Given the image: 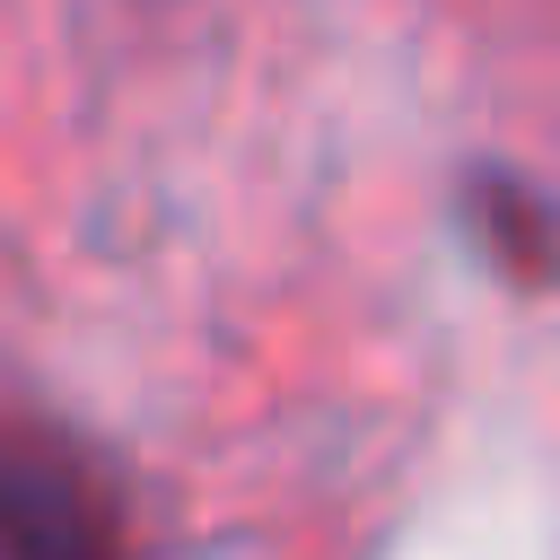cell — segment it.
Listing matches in <instances>:
<instances>
[{
    "instance_id": "cell-1",
    "label": "cell",
    "mask_w": 560,
    "mask_h": 560,
    "mask_svg": "<svg viewBox=\"0 0 560 560\" xmlns=\"http://www.w3.org/2000/svg\"><path fill=\"white\" fill-rule=\"evenodd\" d=\"M0 560H122L114 490L44 429H0Z\"/></svg>"
}]
</instances>
